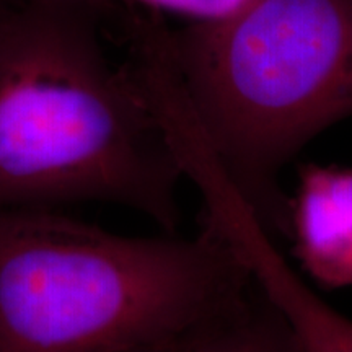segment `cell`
Segmentation results:
<instances>
[{
	"label": "cell",
	"instance_id": "6da1fadb",
	"mask_svg": "<svg viewBox=\"0 0 352 352\" xmlns=\"http://www.w3.org/2000/svg\"><path fill=\"white\" fill-rule=\"evenodd\" d=\"M87 0L0 13V209L111 202L178 233L183 175Z\"/></svg>",
	"mask_w": 352,
	"mask_h": 352
},
{
	"label": "cell",
	"instance_id": "7a4b0ae2",
	"mask_svg": "<svg viewBox=\"0 0 352 352\" xmlns=\"http://www.w3.org/2000/svg\"><path fill=\"white\" fill-rule=\"evenodd\" d=\"M248 283L204 222L126 236L51 208L0 209V352L168 349Z\"/></svg>",
	"mask_w": 352,
	"mask_h": 352
},
{
	"label": "cell",
	"instance_id": "3957f363",
	"mask_svg": "<svg viewBox=\"0 0 352 352\" xmlns=\"http://www.w3.org/2000/svg\"><path fill=\"white\" fill-rule=\"evenodd\" d=\"M192 113L259 222L289 239L284 166L352 116V0H253L217 23L171 32Z\"/></svg>",
	"mask_w": 352,
	"mask_h": 352
},
{
	"label": "cell",
	"instance_id": "277c9868",
	"mask_svg": "<svg viewBox=\"0 0 352 352\" xmlns=\"http://www.w3.org/2000/svg\"><path fill=\"white\" fill-rule=\"evenodd\" d=\"M289 240L315 283L328 289L352 285V166L302 168Z\"/></svg>",
	"mask_w": 352,
	"mask_h": 352
},
{
	"label": "cell",
	"instance_id": "5b68a950",
	"mask_svg": "<svg viewBox=\"0 0 352 352\" xmlns=\"http://www.w3.org/2000/svg\"><path fill=\"white\" fill-rule=\"evenodd\" d=\"M239 253L253 283L279 308L303 352H352V320L323 300L270 235L246 233Z\"/></svg>",
	"mask_w": 352,
	"mask_h": 352
},
{
	"label": "cell",
	"instance_id": "8992f818",
	"mask_svg": "<svg viewBox=\"0 0 352 352\" xmlns=\"http://www.w3.org/2000/svg\"><path fill=\"white\" fill-rule=\"evenodd\" d=\"M173 352H303L292 328L253 283L191 329Z\"/></svg>",
	"mask_w": 352,
	"mask_h": 352
},
{
	"label": "cell",
	"instance_id": "52a82bcc",
	"mask_svg": "<svg viewBox=\"0 0 352 352\" xmlns=\"http://www.w3.org/2000/svg\"><path fill=\"white\" fill-rule=\"evenodd\" d=\"M131 2L142 3L153 10L186 16L195 23H217L243 10L253 0H131Z\"/></svg>",
	"mask_w": 352,
	"mask_h": 352
},
{
	"label": "cell",
	"instance_id": "ba28073f",
	"mask_svg": "<svg viewBox=\"0 0 352 352\" xmlns=\"http://www.w3.org/2000/svg\"><path fill=\"white\" fill-rule=\"evenodd\" d=\"M176 346V344H175ZM175 346L173 347H168V349H162V351H152V352H173L175 351Z\"/></svg>",
	"mask_w": 352,
	"mask_h": 352
},
{
	"label": "cell",
	"instance_id": "9c48e42d",
	"mask_svg": "<svg viewBox=\"0 0 352 352\" xmlns=\"http://www.w3.org/2000/svg\"><path fill=\"white\" fill-rule=\"evenodd\" d=\"M87 2H91V3H96V2H108V0H87Z\"/></svg>",
	"mask_w": 352,
	"mask_h": 352
},
{
	"label": "cell",
	"instance_id": "30bf717a",
	"mask_svg": "<svg viewBox=\"0 0 352 352\" xmlns=\"http://www.w3.org/2000/svg\"><path fill=\"white\" fill-rule=\"evenodd\" d=\"M2 12H3V10H0V13H2Z\"/></svg>",
	"mask_w": 352,
	"mask_h": 352
}]
</instances>
